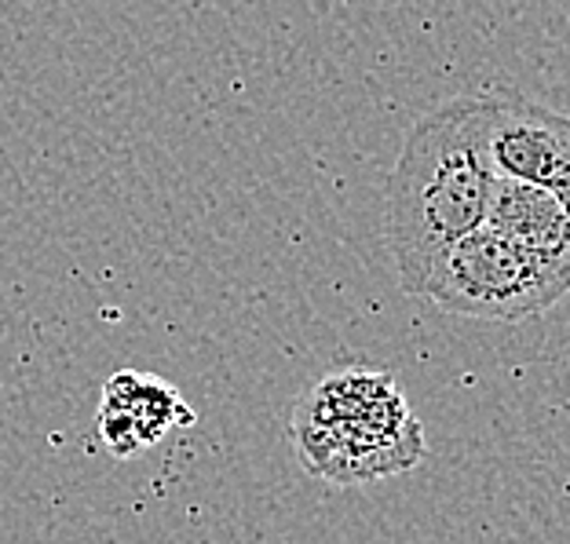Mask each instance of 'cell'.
<instances>
[{
	"label": "cell",
	"mask_w": 570,
	"mask_h": 544,
	"mask_svg": "<svg viewBox=\"0 0 570 544\" xmlns=\"http://www.w3.org/2000/svg\"><path fill=\"white\" fill-rule=\"evenodd\" d=\"M570 267L541 260L523 245L504 238L490 224L475 227L443 256L421 289L450 315L487 322H527L563 300Z\"/></svg>",
	"instance_id": "cell-3"
},
{
	"label": "cell",
	"mask_w": 570,
	"mask_h": 544,
	"mask_svg": "<svg viewBox=\"0 0 570 544\" xmlns=\"http://www.w3.org/2000/svg\"><path fill=\"white\" fill-rule=\"evenodd\" d=\"M487 224L501 230L504 238H512L515 245L541 256V260L570 267V219L567 198H560V194L498 179Z\"/></svg>",
	"instance_id": "cell-6"
},
{
	"label": "cell",
	"mask_w": 570,
	"mask_h": 544,
	"mask_svg": "<svg viewBox=\"0 0 570 544\" xmlns=\"http://www.w3.org/2000/svg\"><path fill=\"white\" fill-rule=\"evenodd\" d=\"M293 449L322 483L362 486L410 472L424 457V432L392 373L344 369L301 395Z\"/></svg>",
	"instance_id": "cell-2"
},
{
	"label": "cell",
	"mask_w": 570,
	"mask_h": 544,
	"mask_svg": "<svg viewBox=\"0 0 570 544\" xmlns=\"http://www.w3.org/2000/svg\"><path fill=\"white\" fill-rule=\"evenodd\" d=\"M487 154L498 179L541 187L567 198L570 190V121L523 99H490Z\"/></svg>",
	"instance_id": "cell-4"
},
{
	"label": "cell",
	"mask_w": 570,
	"mask_h": 544,
	"mask_svg": "<svg viewBox=\"0 0 570 544\" xmlns=\"http://www.w3.org/2000/svg\"><path fill=\"white\" fill-rule=\"evenodd\" d=\"M194 424V409L173 384L150 373H114L102 387L99 438L114 457H132L173 432Z\"/></svg>",
	"instance_id": "cell-5"
},
{
	"label": "cell",
	"mask_w": 570,
	"mask_h": 544,
	"mask_svg": "<svg viewBox=\"0 0 570 544\" xmlns=\"http://www.w3.org/2000/svg\"><path fill=\"white\" fill-rule=\"evenodd\" d=\"M487 125L490 99L461 96L424 113L403 142L387 184V245L413 296L453 245L487 224L498 187Z\"/></svg>",
	"instance_id": "cell-1"
}]
</instances>
